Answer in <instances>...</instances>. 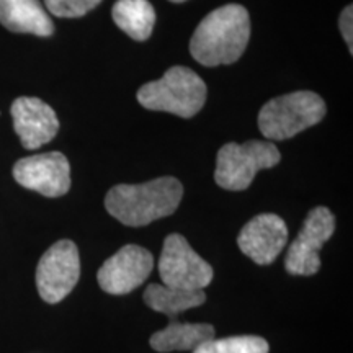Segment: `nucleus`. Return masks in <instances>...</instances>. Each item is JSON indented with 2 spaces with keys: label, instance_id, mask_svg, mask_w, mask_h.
<instances>
[{
  "label": "nucleus",
  "instance_id": "7ed1b4c3",
  "mask_svg": "<svg viewBox=\"0 0 353 353\" xmlns=\"http://www.w3.org/2000/svg\"><path fill=\"white\" fill-rule=\"evenodd\" d=\"M138 101L152 112H167L180 118H192L206 101V83L195 70L175 65L159 81L138 90Z\"/></svg>",
  "mask_w": 353,
  "mask_h": 353
},
{
  "label": "nucleus",
  "instance_id": "0eeeda50",
  "mask_svg": "<svg viewBox=\"0 0 353 353\" xmlns=\"http://www.w3.org/2000/svg\"><path fill=\"white\" fill-rule=\"evenodd\" d=\"M81 278V255L72 241L52 244L37 268V288L43 301L57 304L76 288Z\"/></svg>",
  "mask_w": 353,
  "mask_h": 353
},
{
  "label": "nucleus",
  "instance_id": "dca6fc26",
  "mask_svg": "<svg viewBox=\"0 0 353 353\" xmlns=\"http://www.w3.org/2000/svg\"><path fill=\"white\" fill-rule=\"evenodd\" d=\"M112 15L118 28L136 41H144L151 37L156 23V12L148 0H118Z\"/></svg>",
  "mask_w": 353,
  "mask_h": 353
},
{
  "label": "nucleus",
  "instance_id": "9d476101",
  "mask_svg": "<svg viewBox=\"0 0 353 353\" xmlns=\"http://www.w3.org/2000/svg\"><path fill=\"white\" fill-rule=\"evenodd\" d=\"M154 268V257L141 245H125L100 267L97 281L105 293L128 294L148 280Z\"/></svg>",
  "mask_w": 353,
  "mask_h": 353
},
{
  "label": "nucleus",
  "instance_id": "1a4fd4ad",
  "mask_svg": "<svg viewBox=\"0 0 353 353\" xmlns=\"http://www.w3.org/2000/svg\"><path fill=\"white\" fill-rule=\"evenodd\" d=\"M13 179L39 195L59 198L70 190V165L61 152L37 154L20 159L13 165Z\"/></svg>",
  "mask_w": 353,
  "mask_h": 353
},
{
  "label": "nucleus",
  "instance_id": "f257e3e1",
  "mask_svg": "<svg viewBox=\"0 0 353 353\" xmlns=\"http://www.w3.org/2000/svg\"><path fill=\"white\" fill-rule=\"evenodd\" d=\"M249 38V12L239 3H229L201 20L190 41V52L206 68L234 64L244 54Z\"/></svg>",
  "mask_w": 353,
  "mask_h": 353
},
{
  "label": "nucleus",
  "instance_id": "f3484780",
  "mask_svg": "<svg viewBox=\"0 0 353 353\" xmlns=\"http://www.w3.org/2000/svg\"><path fill=\"white\" fill-rule=\"evenodd\" d=\"M270 345L259 335H234V337L211 339L195 348L193 353H268Z\"/></svg>",
  "mask_w": 353,
  "mask_h": 353
},
{
  "label": "nucleus",
  "instance_id": "6e6552de",
  "mask_svg": "<svg viewBox=\"0 0 353 353\" xmlns=\"http://www.w3.org/2000/svg\"><path fill=\"white\" fill-rule=\"evenodd\" d=\"M335 231V218L325 206L309 211L298 237L285 257V270L290 275L312 276L321 270L319 252Z\"/></svg>",
  "mask_w": 353,
  "mask_h": 353
},
{
  "label": "nucleus",
  "instance_id": "39448f33",
  "mask_svg": "<svg viewBox=\"0 0 353 353\" xmlns=\"http://www.w3.org/2000/svg\"><path fill=\"white\" fill-rule=\"evenodd\" d=\"M280 161V151L270 141L228 143L218 152L214 182L229 192H242L250 187L260 170L272 169Z\"/></svg>",
  "mask_w": 353,
  "mask_h": 353
},
{
  "label": "nucleus",
  "instance_id": "a211bd4d",
  "mask_svg": "<svg viewBox=\"0 0 353 353\" xmlns=\"http://www.w3.org/2000/svg\"><path fill=\"white\" fill-rule=\"evenodd\" d=\"M101 0H44L46 10L61 19H77L99 6Z\"/></svg>",
  "mask_w": 353,
  "mask_h": 353
},
{
  "label": "nucleus",
  "instance_id": "423d86ee",
  "mask_svg": "<svg viewBox=\"0 0 353 353\" xmlns=\"http://www.w3.org/2000/svg\"><path fill=\"white\" fill-rule=\"evenodd\" d=\"M159 275L162 285L179 290H205L213 281V267L203 260L182 234H170L164 241Z\"/></svg>",
  "mask_w": 353,
  "mask_h": 353
},
{
  "label": "nucleus",
  "instance_id": "6ab92c4d",
  "mask_svg": "<svg viewBox=\"0 0 353 353\" xmlns=\"http://www.w3.org/2000/svg\"><path fill=\"white\" fill-rule=\"evenodd\" d=\"M353 8L352 6H348L343 8L342 15H341V20H339V28H341L342 32V37L345 39V43L348 44V50H350V54H352V50H353V44H352V38H353V33H352V25H353Z\"/></svg>",
  "mask_w": 353,
  "mask_h": 353
},
{
  "label": "nucleus",
  "instance_id": "ddd939ff",
  "mask_svg": "<svg viewBox=\"0 0 353 353\" xmlns=\"http://www.w3.org/2000/svg\"><path fill=\"white\" fill-rule=\"evenodd\" d=\"M0 23L13 33L51 37L54 23L39 0H0Z\"/></svg>",
  "mask_w": 353,
  "mask_h": 353
},
{
  "label": "nucleus",
  "instance_id": "f8f14e48",
  "mask_svg": "<svg viewBox=\"0 0 353 353\" xmlns=\"http://www.w3.org/2000/svg\"><path fill=\"white\" fill-rule=\"evenodd\" d=\"M13 128L21 145L28 151L41 148L56 138L59 120L50 105L34 97H20L12 103Z\"/></svg>",
  "mask_w": 353,
  "mask_h": 353
},
{
  "label": "nucleus",
  "instance_id": "f03ea898",
  "mask_svg": "<svg viewBox=\"0 0 353 353\" xmlns=\"http://www.w3.org/2000/svg\"><path fill=\"white\" fill-rule=\"evenodd\" d=\"M183 196V187L174 176L151 182L113 187L105 198V208L114 219L131 228L148 226L174 214Z\"/></svg>",
  "mask_w": 353,
  "mask_h": 353
},
{
  "label": "nucleus",
  "instance_id": "20e7f679",
  "mask_svg": "<svg viewBox=\"0 0 353 353\" xmlns=\"http://www.w3.org/2000/svg\"><path fill=\"white\" fill-rule=\"evenodd\" d=\"M325 117V103L314 92L301 90L276 97L259 113L260 132L267 141H285L317 125Z\"/></svg>",
  "mask_w": 353,
  "mask_h": 353
},
{
  "label": "nucleus",
  "instance_id": "2eb2a0df",
  "mask_svg": "<svg viewBox=\"0 0 353 353\" xmlns=\"http://www.w3.org/2000/svg\"><path fill=\"white\" fill-rule=\"evenodd\" d=\"M143 299L152 311L175 319L180 312L205 304L206 294L203 290H179L152 283L145 288Z\"/></svg>",
  "mask_w": 353,
  "mask_h": 353
},
{
  "label": "nucleus",
  "instance_id": "9b49d317",
  "mask_svg": "<svg viewBox=\"0 0 353 353\" xmlns=\"http://www.w3.org/2000/svg\"><path fill=\"white\" fill-rule=\"evenodd\" d=\"M288 242V228L278 214L255 216L241 229L237 245L257 265H272Z\"/></svg>",
  "mask_w": 353,
  "mask_h": 353
},
{
  "label": "nucleus",
  "instance_id": "aec40b11",
  "mask_svg": "<svg viewBox=\"0 0 353 353\" xmlns=\"http://www.w3.org/2000/svg\"><path fill=\"white\" fill-rule=\"evenodd\" d=\"M170 2H174V3H180V2H185V0H170Z\"/></svg>",
  "mask_w": 353,
  "mask_h": 353
},
{
  "label": "nucleus",
  "instance_id": "4468645a",
  "mask_svg": "<svg viewBox=\"0 0 353 353\" xmlns=\"http://www.w3.org/2000/svg\"><path fill=\"white\" fill-rule=\"evenodd\" d=\"M211 339H214V327L211 324H192L170 319L165 329L151 335L149 345L161 353L193 352Z\"/></svg>",
  "mask_w": 353,
  "mask_h": 353
}]
</instances>
